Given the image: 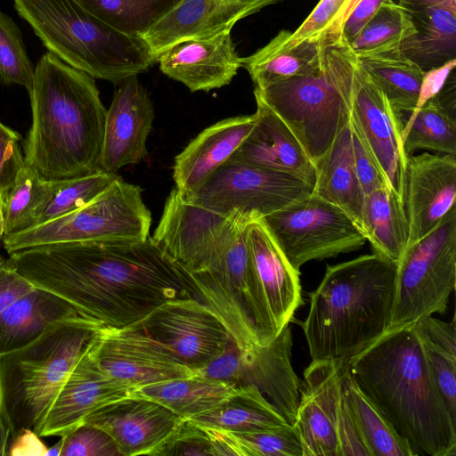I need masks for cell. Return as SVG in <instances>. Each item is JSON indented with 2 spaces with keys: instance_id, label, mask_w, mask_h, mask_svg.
Instances as JSON below:
<instances>
[{
  "instance_id": "cell-1",
  "label": "cell",
  "mask_w": 456,
  "mask_h": 456,
  "mask_svg": "<svg viewBox=\"0 0 456 456\" xmlns=\"http://www.w3.org/2000/svg\"><path fill=\"white\" fill-rule=\"evenodd\" d=\"M9 260L33 286L108 327L131 325L167 300L193 297L187 273L151 235L141 241L32 247Z\"/></svg>"
},
{
  "instance_id": "cell-2",
  "label": "cell",
  "mask_w": 456,
  "mask_h": 456,
  "mask_svg": "<svg viewBox=\"0 0 456 456\" xmlns=\"http://www.w3.org/2000/svg\"><path fill=\"white\" fill-rule=\"evenodd\" d=\"M346 364L417 456L456 455V417L436 386L417 322L387 330Z\"/></svg>"
},
{
  "instance_id": "cell-3",
  "label": "cell",
  "mask_w": 456,
  "mask_h": 456,
  "mask_svg": "<svg viewBox=\"0 0 456 456\" xmlns=\"http://www.w3.org/2000/svg\"><path fill=\"white\" fill-rule=\"evenodd\" d=\"M28 95L25 164L48 180L99 170L106 109L94 78L48 52L36 65Z\"/></svg>"
},
{
  "instance_id": "cell-4",
  "label": "cell",
  "mask_w": 456,
  "mask_h": 456,
  "mask_svg": "<svg viewBox=\"0 0 456 456\" xmlns=\"http://www.w3.org/2000/svg\"><path fill=\"white\" fill-rule=\"evenodd\" d=\"M396 271L378 253L327 266L301 323L312 360L346 362L387 330Z\"/></svg>"
},
{
  "instance_id": "cell-5",
  "label": "cell",
  "mask_w": 456,
  "mask_h": 456,
  "mask_svg": "<svg viewBox=\"0 0 456 456\" xmlns=\"http://www.w3.org/2000/svg\"><path fill=\"white\" fill-rule=\"evenodd\" d=\"M13 5L49 53L94 78L120 84L156 62L142 37L116 29L78 0H13Z\"/></svg>"
},
{
  "instance_id": "cell-6",
  "label": "cell",
  "mask_w": 456,
  "mask_h": 456,
  "mask_svg": "<svg viewBox=\"0 0 456 456\" xmlns=\"http://www.w3.org/2000/svg\"><path fill=\"white\" fill-rule=\"evenodd\" d=\"M101 326L78 313L53 323L28 345L0 355V402L11 438L25 429L40 436L53 401Z\"/></svg>"
},
{
  "instance_id": "cell-7",
  "label": "cell",
  "mask_w": 456,
  "mask_h": 456,
  "mask_svg": "<svg viewBox=\"0 0 456 456\" xmlns=\"http://www.w3.org/2000/svg\"><path fill=\"white\" fill-rule=\"evenodd\" d=\"M329 38L316 69L254 91L291 129L314 165L349 122L357 63L341 36Z\"/></svg>"
},
{
  "instance_id": "cell-8",
  "label": "cell",
  "mask_w": 456,
  "mask_h": 456,
  "mask_svg": "<svg viewBox=\"0 0 456 456\" xmlns=\"http://www.w3.org/2000/svg\"><path fill=\"white\" fill-rule=\"evenodd\" d=\"M151 212L142 189L117 175L82 208L22 232L5 235L10 255L25 248L75 242L141 241L150 236Z\"/></svg>"
},
{
  "instance_id": "cell-9",
  "label": "cell",
  "mask_w": 456,
  "mask_h": 456,
  "mask_svg": "<svg viewBox=\"0 0 456 456\" xmlns=\"http://www.w3.org/2000/svg\"><path fill=\"white\" fill-rule=\"evenodd\" d=\"M251 220L232 212L207 266L187 273L193 297L210 308L252 364L260 346L254 324L248 285L246 227Z\"/></svg>"
},
{
  "instance_id": "cell-10",
  "label": "cell",
  "mask_w": 456,
  "mask_h": 456,
  "mask_svg": "<svg viewBox=\"0 0 456 456\" xmlns=\"http://www.w3.org/2000/svg\"><path fill=\"white\" fill-rule=\"evenodd\" d=\"M456 285V207L428 235L407 247L397 262L388 330L444 314Z\"/></svg>"
},
{
  "instance_id": "cell-11",
  "label": "cell",
  "mask_w": 456,
  "mask_h": 456,
  "mask_svg": "<svg viewBox=\"0 0 456 456\" xmlns=\"http://www.w3.org/2000/svg\"><path fill=\"white\" fill-rule=\"evenodd\" d=\"M313 191V184L292 174L228 159L198 190L182 197L222 216L238 212L257 220L304 200Z\"/></svg>"
},
{
  "instance_id": "cell-12",
  "label": "cell",
  "mask_w": 456,
  "mask_h": 456,
  "mask_svg": "<svg viewBox=\"0 0 456 456\" xmlns=\"http://www.w3.org/2000/svg\"><path fill=\"white\" fill-rule=\"evenodd\" d=\"M261 220L297 271L309 261L357 250L367 240L344 211L314 193Z\"/></svg>"
},
{
  "instance_id": "cell-13",
  "label": "cell",
  "mask_w": 456,
  "mask_h": 456,
  "mask_svg": "<svg viewBox=\"0 0 456 456\" xmlns=\"http://www.w3.org/2000/svg\"><path fill=\"white\" fill-rule=\"evenodd\" d=\"M248 285L260 346L270 345L303 304L300 271L284 256L261 219L246 227Z\"/></svg>"
},
{
  "instance_id": "cell-14",
  "label": "cell",
  "mask_w": 456,
  "mask_h": 456,
  "mask_svg": "<svg viewBox=\"0 0 456 456\" xmlns=\"http://www.w3.org/2000/svg\"><path fill=\"white\" fill-rule=\"evenodd\" d=\"M131 325L192 370L218 356L232 339L216 314L194 297L167 300Z\"/></svg>"
},
{
  "instance_id": "cell-15",
  "label": "cell",
  "mask_w": 456,
  "mask_h": 456,
  "mask_svg": "<svg viewBox=\"0 0 456 456\" xmlns=\"http://www.w3.org/2000/svg\"><path fill=\"white\" fill-rule=\"evenodd\" d=\"M91 348L100 366L134 391L143 386L193 375L171 351L144 331L128 325H102Z\"/></svg>"
},
{
  "instance_id": "cell-16",
  "label": "cell",
  "mask_w": 456,
  "mask_h": 456,
  "mask_svg": "<svg viewBox=\"0 0 456 456\" xmlns=\"http://www.w3.org/2000/svg\"><path fill=\"white\" fill-rule=\"evenodd\" d=\"M350 122L357 129L390 189L403 202L408 155L403 146V121L381 90L358 62Z\"/></svg>"
},
{
  "instance_id": "cell-17",
  "label": "cell",
  "mask_w": 456,
  "mask_h": 456,
  "mask_svg": "<svg viewBox=\"0 0 456 456\" xmlns=\"http://www.w3.org/2000/svg\"><path fill=\"white\" fill-rule=\"evenodd\" d=\"M229 216L184 200L174 188L153 236L156 246L186 273L207 266L222 239Z\"/></svg>"
},
{
  "instance_id": "cell-18",
  "label": "cell",
  "mask_w": 456,
  "mask_h": 456,
  "mask_svg": "<svg viewBox=\"0 0 456 456\" xmlns=\"http://www.w3.org/2000/svg\"><path fill=\"white\" fill-rule=\"evenodd\" d=\"M118 85L106 110L98 163L100 170L110 174L147 156L146 143L154 120L153 104L138 75Z\"/></svg>"
},
{
  "instance_id": "cell-19",
  "label": "cell",
  "mask_w": 456,
  "mask_h": 456,
  "mask_svg": "<svg viewBox=\"0 0 456 456\" xmlns=\"http://www.w3.org/2000/svg\"><path fill=\"white\" fill-rule=\"evenodd\" d=\"M456 157L408 155L403 206L409 224L407 247L436 229L455 206Z\"/></svg>"
},
{
  "instance_id": "cell-20",
  "label": "cell",
  "mask_w": 456,
  "mask_h": 456,
  "mask_svg": "<svg viewBox=\"0 0 456 456\" xmlns=\"http://www.w3.org/2000/svg\"><path fill=\"white\" fill-rule=\"evenodd\" d=\"M184 419L162 404L133 394L99 408L82 424L105 431L121 456H136L152 455Z\"/></svg>"
},
{
  "instance_id": "cell-21",
  "label": "cell",
  "mask_w": 456,
  "mask_h": 456,
  "mask_svg": "<svg viewBox=\"0 0 456 456\" xmlns=\"http://www.w3.org/2000/svg\"><path fill=\"white\" fill-rule=\"evenodd\" d=\"M91 342L53 401L40 437L64 436L80 426L94 411L134 393V388L113 378L100 366L92 351Z\"/></svg>"
},
{
  "instance_id": "cell-22",
  "label": "cell",
  "mask_w": 456,
  "mask_h": 456,
  "mask_svg": "<svg viewBox=\"0 0 456 456\" xmlns=\"http://www.w3.org/2000/svg\"><path fill=\"white\" fill-rule=\"evenodd\" d=\"M345 362L312 360L304 371L293 424L303 456H338L336 419Z\"/></svg>"
},
{
  "instance_id": "cell-23",
  "label": "cell",
  "mask_w": 456,
  "mask_h": 456,
  "mask_svg": "<svg viewBox=\"0 0 456 456\" xmlns=\"http://www.w3.org/2000/svg\"><path fill=\"white\" fill-rule=\"evenodd\" d=\"M284 0H182L142 36L153 57L187 39L231 32L241 19Z\"/></svg>"
},
{
  "instance_id": "cell-24",
  "label": "cell",
  "mask_w": 456,
  "mask_h": 456,
  "mask_svg": "<svg viewBox=\"0 0 456 456\" xmlns=\"http://www.w3.org/2000/svg\"><path fill=\"white\" fill-rule=\"evenodd\" d=\"M156 62L166 76L191 92L223 87L241 67L231 32L178 42L161 53Z\"/></svg>"
},
{
  "instance_id": "cell-25",
  "label": "cell",
  "mask_w": 456,
  "mask_h": 456,
  "mask_svg": "<svg viewBox=\"0 0 456 456\" xmlns=\"http://www.w3.org/2000/svg\"><path fill=\"white\" fill-rule=\"evenodd\" d=\"M255 125L229 159L289 173L314 185L316 167L291 129L257 95Z\"/></svg>"
},
{
  "instance_id": "cell-26",
  "label": "cell",
  "mask_w": 456,
  "mask_h": 456,
  "mask_svg": "<svg viewBox=\"0 0 456 456\" xmlns=\"http://www.w3.org/2000/svg\"><path fill=\"white\" fill-rule=\"evenodd\" d=\"M255 114L220 120L200 132L175 157L173 178L183 197L198 190L225 163L252 130Z\"/></svg>"
},
{
  "instance_id": "cell-27",
  "label": "cell",
  "mask_w": 456,
  "mask_h": 456,
  "mask_svg": "<svg viewBox=\"0 0 456 456\" xmlns=\"http://www.w3.org/2000/svg\"><path fill=\"white\" fill-rule=\"evenodd\" d=\"M395 2V1H394ZM415 34L400 51L424 71L456 59V0H397Z\"/></svg>"
},
{
  "instance_id": "cell-28",
  "label": "cell",
  "mask_w": 456,
  "mask_h": 456,
  "mask_svg": "<svg viewBox=\"0 0 456 456\" xmlns=\"http://www.w3.org/2000/svg\"><path fill=\"white\" fill-rule=\"evenodd\" d=\"M77 314L67 300L34 286L0 312V355L28 345L53 323Z\"/></svg>"
},
{
  "instance_id": "cell-29",
  "label": "cell",
  "mask_w": 456,
  "mask_h": 456,
  "mask_svg": "<svg viewBox=\"0 0 456 456\" xmlns=\"http://www.w3.org/2000/svg\"><path fill=\"white\" fill-rule=\"evenodd\" d=\"M315 167L313 193L344 211L362 231L365 194L354 166L350 119Z\"/></svg>"
},
{
  "instance_id": "cell-30",
  "label": "cell",
  "mask_w": 456,
  "mask_h": 456,
  "mask_svg": "<svg viewBox=\"0 0 456 456\" xmlns=\"http://www.w3.org/2000/svg\"><path fill=\"white\" fill-rule=\"evenodd\" d=\"M329 40L324 35L289 46L284 42L282 29L265 46L240 58L241 67L247 69L256 86L307 74L322 63Z\"/></svg>"
},
{
  "instance_id": "cell-31",
  "label": "cell",
  "mask_w": 456,
  "mask_h": 456,
  "mask_svg": "<svg viewBox=\"0 0 456 456\" xmlns=\"http://www.w3.org/2000/svg\"><path fill=\"white\" fill-rule=\"evenodd\" d=\"M188 419L204 428L231 432H249L289 424L255 385L236 387L216 405Z\"/></svg>"
},
{
  "instance_id": "cell-32",
  "label": "cell",
  "mask_w": 456,
  "mask_h": 456,
  "mask_svg": "<svg viewBox=\"0 0 456 456\" xmlns=\"http://www.w3.org/2000/svg\"><path fill=\"white\" fill-rule=\"evenodd\" d=\"M362 231L375 253L398 262L407 248L409 224L403 202L390 188L365 195Z\"/></svg>"
},
{
  "instance_id": "cell-33",
  "label": "cell",
  "mask_w": 456,
  "mask_h": 456,
  "mask_svg": "<svg viewBox=\"0 0 456 456\" xmlns=\"http://www.w3.org/2000/svg\"><path fill=\"white\" fill-rule=\"evenodd\" d=\"M357 59L397 113L417 108L425 71L399 48Z\"/></svg>"
},
{
  "instance_id": "cell-34",
  "label": "cell",
  "mask_w": 456,
  "mask_h": 456,
  "mask_svg": "<svg viewBox=\"0 0 456 456\" xmlns=\"http://www.w3.org/2000/svg\"><path fill=\"white\" fill-rule=\"evenodd\" d=\"M341 387L371 456H417L375 403L360 387L346 362Z\"/></svg>"
},
{
  "instance_id": "cell-35",
  "label": "cell",
  "mask_w": 456,
  "mask_h": 456,
  "mask_svg": "<svg viewBox=\"0 0 456 456\" xmlns=\"http://www.w3.org/2000/svg\"><path fill=\"white\" fill-rule=\"evenodd\" d=\"M238 387L191 375L143 386L134 395L151 399L183 419L204 412Z\"/></svg>"
},
{
  "instance_id": "cell-36",
  "label": "cell",
  "mask_w": 456,
  "mask_h": 456,
  "mask_svg": "<svg viewBox=\"0 0 456 456\" xmlns=\"http://www.w3.org/2000/svg\"><path fill=\"white\" fill-rule=\"evenodd\" d=\"M59 181L45 179L25 164L3 198L4 236L35 226L56 191Z\"/></svg>"
},
{
  "instance_id": "cell-37",
  "label": "cell",
  "mask_w": 456,
  "mask_h": 456,
  "mask_svg": "<svg viewBox=\"0 0 456 456\" xmlns=\"http://www.w3.org/2000/svg\"><path fill=\"white\" fill-rule=\"evenodd\" d=\"M205 428L217 456H303L299 436L290 424L249 432Z\"/></svg>"
},
{
  "instance_id": "cell-38",
  "label": "cell",
  "mask_w": 456,
  "mask_h": 456,
  "mask_svg": "<svg viewBox=\"0 0 456 456\" xmlns=\"http://www.w3.org/2000/svg\"><path fill=\"white\" fill-rule=\"evenodd\" d=\"M116 29L142 37L182 0H78Z\"/></svg>"
},
{
  "instance_id": "cell-39",
  "label": "cell",
  "mask_w": 456,
  "mask_h": 456,
  "mask_svg": "<svg viewBox=\"0 0 456 456\" xmlns=\"http://www.w3.org/2000/svg\"><path fill=\"white\" fill-rule=\"evenodd\" d=\"M403 146L407 155L417 150L456 154V119L430 99L403 123Z\"/></svg>"
},
{
  "instance_id": "cell-40",
  "label": "cell",
  "mask_w": 456,
  "mask_h": 456,
  "mask_svg": "<svg viewBox=\"0 0 456 456\" xmlns=\"http://www.w3.org/2000/svg\"><path fill=\"white\" fill-rule=\"evenodd\" d=\"M414 34L415 29L408 13L394 0H388L348 45L359 58L397 49Z\"/></svg>"
},
{
  "instance_id": "cell-41",
  "label": "cell",
  "mask_w": 456,
  "mask_h": 456,
  "mask_svg": "<svg viewBox=\"0 0 456 456\" xmlns=\"http://www.w3.org/2000/svg\"><path fill=\"white\" fill-rule=\"evenodd\" d=\"M102 170L60 180L56 191L42 211L37 224L71 213L97 197L116 178Z\"/></svg>"
},
{
  "instance_id": "cell-42",
  "label": "cell",
  "mask_w": 456,
  "mask_h": 456,
  "mask_svg": "<svg viewBox=\"0 0 456 456\" xmlns=\"http://www.w3.org/2000/svg\"><path fill=\"white\" fill-rule=\"evenodd\" d=\"M34 72L20 28L0 11V84L22 86L29 94Z\"/></svg>"
},
{
  "instance_id": "cell-43",
  "label": "cell",
  "mask_w": 456,
  "mask_h": 456,
  "mask_svg": "<svg viewBox=\"0 0 456 456\" xmlns=\"http://www.w3.org/2000/svg\"><path fill=\"white\" fill-rule=\"evenodd\" d=\"M252 366L243 357L232 339L225 349L208 364L193 370V374L235 387L253 385Z\"/></svg>"
},
{
  "instance_id": "cell-44",
  "label": "cell",
  "mask_w": 456,
  "mask_h": 456,
  "mask_svg": "<svg viewBox=\"0 0 456 456\" xmlns=\"http://www.w3.org/2000/svg\"><path fill=\"white\" fill-rule=\"evenodd\" d=\"M217 456L208 430L184 419L171 436L151 456Z\"/></svg>"
},
{
  "instance_id": "cell-45",
  "label": "cell",
  "mask_w": 456,
  "mask_h": 456,
  "mask_svg": "<svg viewBox=\"0 0 456 456\" xmlns=\"http://www.w3.org/2000/svg\"><path fill=\"white\" fill-rule=\"evenodd\" d=\"M61 438L60 456H121L113 439L94 426L81 424Z\"/></svg>"
},
{
  "instance_id": "cell-46",
  "label": "cell",
  "mask_w": 456,
  "mask_h": 456,
  "mask_svg": "<svg viewBox=\"0 0 456 456\" xmlns=\"http://www.w3.org/2000/svg\"><path fill=\"white\" fill-rule=\"evenodd\" d=\"M417 324L436 386L450 412L456 417V354L432 342L419 322Z\"/></svg>"
},
{
  "instance_id": "cell-47",
  "label": "cell",
  "mask_w": 456,
  "mask_h": 456,
  "mask_svg": "<svg viewBox=\"0 0 456 456\" xmlns=\"http://www.w3.org/2000/svg\"><path fill=\"white\" fill-rule=\"evenodd\" d=\"M22 136L0 121V196L2 199L13 185L25 166L20 142Z\"/></svg>"
},
{
  "instance_id": "cell-48",
  "label": "cell",
  "mask_w": 456,
  "mask_h": 456,
  "mask_svg": "<svg viewBox=\"0 0 456 456\" xmlns=\"http://www.w3.org/2000/svg\"><path fill=\"white\" fill-rule=\"evenodd\" d=\"M346 1L320 0L303 23L294 32L283 29L285 44L289 46H293L306 39L323 37Z\"/></svg>"
},
{
  "instance_id": "cell-49",
  "label": "cell",
  "mask_w": 456,
  "mask_h": 456,
  "mask_svg": "<svg viewBox=\"0 0 456 456\" xmlns=\"http://www.w3.org/2000/svg\"><path fill=\"white\" fill-rule=\"evenodd\" d=\"M336 434L338 456H371L342 387L337 407Z\"/></svg>"
},
{
  "instance_id": "cell-50",
  "label": "cell",
  "mask_w": 456,
  "mask_h": 456,
  "mask_svg": "<svg viewBox=\"0 0 456 456\" xmlns=\"http://www.w3.org/2000/svg\"><path fill=\"white\" fill-rule=\"evenodd\" d=\"M350 126L354 166L364 194L390 188L364 140L351 122Z\"/></svg>"
},
{
  "instance_id": "cell-51",
  "label": "cell",
  "mask_w": 456,
  "mask_h": 456,
  "mask_svg": "<svg viewBox=\"0 0 456 456\" xmlns=\"http://www.w3.org/2000/svg\"><path fill=\"white\" fill-rule=\"evenodd\" d=\"M34 286L20 275L9 258L0 256V312Z\"/></svg>"
},
{
  "instance_id": "cell-52",
  "label": "cell",
  "mask_w": 456,
  "mask_h": 456,
  "mask_svg": "<svg viewBox=\"0 0 456 456\" xmlns=\"http://www.w3.org/2000/svg\"><path fill=\"white\" fill-rule=\"evenodd\" d=\"M387 1L388 0H360L341 27L342 38L350 44Z\"/></svg>"
},
{
  "instance_id": "cell-53",
  "label": "cell",
  "mask_w": 456,
  "mask_h": 456,
  "mask_svg": "<svg viewBox=\"0 0 456 456\" xmlns=\"http://www.w3.org/2000/svg\"><path fill=\"white\" fill-rule=\"evenodd\" d=\"M427 337L437 346L456 354L455 318L451 322H444L432 315L419 321Z\"/></svg>"
},
{
  "instance_id": "cell-54",
  "label": "cell",
  "mask_w": 456,
  "mask_h": 456,
  "mask_svg": "<svg viewBox=\"0 0 456 456\" xmlns=\"http://www.w3.org/2000/svg\"><path fill=\"white\" fill-rule=\"evenodd\" d=\"M455 65L456 59H453L442 66L432 68L424 72L417 108L422 106L439 93L448 77L453 71Z\"/></svg>"
},
{
  "instance_id": "cell-55",
  "label": "cell",
  "mask_w": 456,
  "mask_h": 456,
  "mask_svg": "<svg viewBox=\"0 0 456 456\" xmlns=\"http://www.w3.org/2000/svg\"><path fill=\"white\" fill-rule=\"evenodd\" d=\"M39 436L35 432L25 429L11 438L8 455H45L47 448L39 440Z\"/></svg>"
},
{
  "instance_id": "cell-56",
  "label": "cell",
  "mask_w": 456,
  "mask_h": 456,
  "mask_svg": "<svg viewBox=\"0 0 456 456\" xmlns=\"http://www.w3.org/2000/svg\"><path fill=\"white\" fill-rule=\"evenodd\" d=\"M360 0H346L338 12L334 17L332 22L329 26L328 29L326 30L325 34L327 37H338L340 36V29L346 20V18L349 16L353 9L355 7V5L358 4Z\"/></svg>"
},
{
  "instance_id": "cell-57",
  "label": "cell",
  "mask_w": 456,
  "mask_h": 456,
  "mask_svg": "<svg viewBox=\"0 0 456 456\" xmlns=\"http://www.w3.org/2000/svg\"><path fill=\"white\" fill-rule=\"evenodd\" d=\"M11 424L0 402V456L8 455L9 439L11 440Z\"/></svg>"
},
{
  "instance_id": "cell-58",
  "label": "cell",
  "mask_w": 456,
  "mask_h": 456,
  "mask_svg": "<svg viewBox=\"0 0 456 456\" xmlns=\"http://www.w3.org/2000/svg\"><path fill=\"white\" fill-rule=\"evenodd\" d=\"M61 442L62 441H61V438L60 441L57 442L55 444H53L52 447L47 448L45 456H49V455L50 456H53V455L60 456Z\"/></svg>"
},
{
  "instance_id": "cell-59",
  "label": "cell",
  "mask_w": 456,
  "mask_h": 456,
  "mask_svg": "<svg viewBox=\"0 0 456 456\" xmlns=\"http://www.w3.org/2000/svg\"><path fill=\"white\" fill-rule=\"evenodd\" d=\"M4 235V218L3 213V203L0 205V240Z\"/></svg>"
},
{
  "instance_id": "cell-60",
  "label": "cell",
  "mask_w": 456,
  "mask_h": 456,
  "mask_svg": "<svg viewBox=\"0 0 456 456\" xmlns=\"http://www.w3.org/2000/svg\"><path fill=\"white\" fill-rule=\"evenodd\" d=\"M3 203V199L2 197L0 196V205Z\"/></svg>"
}]
</instances>
